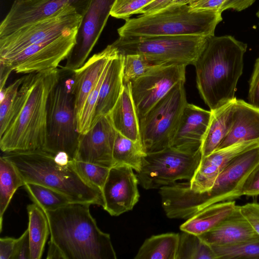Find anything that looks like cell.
Segmentation results:
<instances>
[{"mask_svg": "<svg viewBox=\"0 0 259 259\" xmlns=\"http://www.w3.org/2000/svg\"><path fill=\"white\" fill-rule=\"evenodd\" d=\"M259 163V147L235 157L202 192L192 190L188 182H176L160 188L162 205L170 219H188L213 204L241 196L243 184Z\"/></svg>", "mask_w": 259, "mask_h": 259, "instance_id": "obj_1", "label": "cell"}, {"mask_svg": "<svg viewBox=\"0 0 259 259\" xmlns=\"http://www.w3.org/2000/svg\"><path fill=\"white\" fill-rule=\"evenodd\" d=\"M27 74L20 87V108L0 137V148L5 153L44 150L46 145L48 102L61 71L57 67Z\"/></svg>", "mask_w": 259, "mask_h": 259, "instance_id": "obj_2", "label": "cell"}, {"mask_svg": "<svg viewBox=\"0 0 259 259\" xmlns=\"http://www.w3.org/2000/svg\"><path fill=\"white\" fill-rule=\"evenodd\" d=\"M247 48L246 44L231 35L208 38L194 66L197 89L210 110L236 98Z\"/></svg>", "mask_w": 259, "mask_h": 259, "instance_id": "obj_3", "label": "cell"}, {"mask_svg": "<svg viewBox=\"0 0 259 259\" xmlns=\"http://www.w3.org/2000/svg\"><path fill=\"white\" fill-rule=\"evenodd\" d=\"M90 205L71 202L55 210H44L50 241L64 259H116L110 235L99 228Z\"/></svg>", "mask_w": 259, "mask_h": 259, "instance_id": "obj_4", "label": "cell"}, {"mask_svg": "<svg viewBox=\"0 0 259 259\" xmlns=\"http://www.w3.org/2000/svg\"><path fill=\"white\" fill-rule=\"evenodd\" d=\"M25 184L32 183L56 190L72 202L104 206L102 191L85 181L76 171L71 160L57 163L54 155L42 149L5 153Z\"/></svg>", "mask_w": 259, "mask_h": 259, "instance_id": "obj_5", "label": "cell"}, {"mask_svg": "<svg viewBox=\"0 0 259 259\" xmlns=\"http://www.w3.org/2000/svg\"><path fill=\"white\" fill-rule=\"evenodd\" d=\"M217 10L194 9L189 4L175 6L126 20L117 29L119 36L214 35L223 20Z\"/></svg>", "mask_w": 259, "mask_h": 259, "instance_id": "obj_6", "label": "cell"}, {"mask_svg": "<svg viewBox=\"0 0 259 259\" xmlns=\"http://www.w3.org/2000/svg\"><path fill=\"white\" fill-rule=\"evenodd\" d=\"M208 37L195 35L119 36L112 45L122 56L138 54L152 65H194Z\"/></svg>", "mask_w": 259, "mask_h": 259, "instance_id": "obj_7", "label": "cell"}, {"mask_svg": "<svg viewBox=\"0 0 259 259\" xmlns=\"http://www.w3.org/2000/svg\"><path fill=\"white\" fill-rule=\"evenodd\" d=\"M72 77L63 79L51 91L48 102L47 139L44 150L55 155L63 151L75 158L80 134L77 128Z\"/></svg>", "mask_w": 259, "mask_h": 259, "instance_id": "obj_8", "label": "cell"}, {"mask_svg": "<svg viewBox=\"0 0 259 259\" xmlns=\"http://www.w3.org/2000/svg\"><path fill=\"white\" fill-rule=\"evenodd\" d=\"M185 82L175 85L139 121L141 141L146 154L169 147L187 103Z\"/></svg>", "mask_w": 259, "mask_h": 259, "instance_id": "obj_9", "label": "cell"}, {"mask_svg": "<svg viewBox=\"0 0 259 259\" xmlns=\"http://www.w3.org/2000/svg\"><path fill=\"white\" fill-rule=\"evenodd\" d=\"M202 158L201 149L190 153L168 147L146 154L140 170L139 184L145 189H160L178 181L190 180Z\"/></svg>", "mask_w": 259, "mask_h": 259, "instance_id": "obj_10", "label": "cell"}, {"mask_svg": "<svg viewBox=\"0 0 259 259\" xmlns=\"http://www.w3.org/2000/svg\"><path fill=\"white\" fill-rule=\"evenodd\" d=\"M77 29L32 45L12 56L0 58V61L17 73L29 74L57 68L74 46Z\"/></svg>", "mask_w": 259, "mask_h": 259, "instance_id": "obj_11", "label": "cell"}, {"mask_svg": "<svg viewBox=\"0 0 259 259\" xmlns=\"http://www.w3.org/2000/svg\"><path fill=\"white\" fill-rule=\"evenodd\" d=\"M81 18L75 10L70 9L0 37V58L10 57L32 45L78 28Z\"/></svg>", "mask_w": 259, "mask_h": 259, "instance_id": "obj_12", "label": "cell"}, {"mask_svg": "<svg viewBox=\"0 0 259 259\" xmlns=\"http://www.w3.org/2000/svg\"><path fill=\"white\" fill-rule=\"evenodd\" d=\"M186 66H157L130 82L139 121L175 85L185 81Z\"/></svg>", "mask_w": 259, "mask_h": 259, "instance_id": "obj_13", "label": "cell"}, {"mask_svg": "<svg viewBox=\"0 0 259 259\" xmlns=\"http://www.w3.org/2000/svg\"><path fill=\"white\" fill-rule=\"evenodd\" d=\"M115 0H91L82 16L76 42L62 67L64 71L73 72L81 67L99 39L106 25Z\"/></svg>", "mask_w": 259, "mask_h": 259, "instance_id": "obj_14", "label": "cell"}, {"mask_svg": "<svg viewBox=\"0 0 259 259\" xmlns=\"http://www.w3.org/2000/svg\"><path fill=\"white\" fill-rule=\"evenodd\" d=\"M91 0H29L14 2L0 24V37L26 25L73 9L83 15Z\"/></svg>", "mask_w": 259, "mask_h": 259, "instance_id": "obj_15", "label": "cell"}, {"mask_svg": "<svg viewBox=\"0 0 259 259\" xmlns=\"http://www.w3.org/2000/svg\"><path fill=\"white\" fill-rule=\"evenodd\" d=\"M138 179L133 169L125 164L110 168L102 189L103 208L112 216H118L132 210L139 201Z\"/></svg>", "mask_w": 259, "mask_h": 259, "instance_id": "obj_16", "label": "cell"}, {"mask_svg": "<svg viewBox=\"0 0 259 259\" xmlns=\"http://www.w3.org/2000/svg\"><path fill=\"white\" fill-rule=\"evenodd\" d=\"M117 131L109 115L102 116L86 133L80 134L74 159L111 168Z\"/></svg>", "mask_w": 259, "mask_h": 259, "instance_id": "obj_17", "label": "cell"}, {"mask_svg": "<svg viewBox=\"0 0 259 259\" xmlns=\"http://www.w3.org/2000/svg\"><path fill=\"white\" fill-rule=\"evenodd\" d=\"M257 147L259 139L246 141L218 149L202 157L193 177L188 182L190 188L195 192H204L214 178L235 157Z\"/></svg>", "mask_w": 259, "mask_h": 259, "instance_id": "obj_18", "label": "cell"}, {"mask_svg": "<svg viewBox=\"0 0 259 259\" xmlns=\"http://www.w3.org/2000/svg\"><path fill=\"white\" fill-rule=\"evenodd\" d=\"M117 54V49L112 44L109 45L101 52L92 56L81 67L73 72L71 93L76 119L106 66Z\"/></svg>", "mask_w": 259, "mask_h": 259, "instance_id": "obj_19", "label": "cell"}, {"mask_svg": "<svg viewBox=\"0 0 259 259\" xmlns=\"http://www.w3.org/2000/svg\"><path fill=\"white\" fill-rule=\"evenodd\" d=\"M211 115V110L187 103L169 147L190 153L201 149Z\"/></svg>", "mask_w": 259, "mask_h": 259, "instance_id": "obj_20", "label": "cell"}, {"mask_svg": "<svg viewBox=\"0 0 259 259\" xmlns=\"http://www.w3.org/2000/svg\"><path fill=\"white\" fill-rule=\"evenodd\" d=\"M198 236L210 246L233 244L259 237L241 213L239 205L216 226Z\"/></svg>", "mask_w": 259, "mask_h": 259, "instance_id": "obj_21", "label": "cell"}, {"mask_svg": "<svg viewBox=\"0 0 259 259\" xmlns=\"http://www.w3.org/2000/svg\"><path fill=\"white\" fill-rule=\"evenodd\" d=\"M255 139H259V107L236 99L233 125L218 149Z\"/></svg>", "mask_w": 259, "mask_h": 259, "instance_id": "obj_22", "label": "cell"}, {"mask_svg": "<svg viewBox=\"0 0 259 259\" xmlns=\"http://www.w3.org/2000/svg\"><path fill=\"white\" fill-rule=\"evenodd\" d=\"M123 61V56L118 53L109 63L100 89L93 126L102 116L109 114L122 92Z\"/></svg>", "mask_w": 259, "mask_h": 259, "instance_id": "obj_23", "label": "cell"}, {"mask_svg": "<svg viewBox=\"0 0 259 259\" xmlns=\"http://www.w3.org/2000/svg\"><path fill=\"white\" fill-rule=\"evenodd\" d=\"M115 130L135 142H141L139 119L131 94L130 82L124 83L122 92L109 113Z\"/></svg>", "mask_w": 259, "mask_h": 259, "instance_id": "obj_24", "label": "cell"}, {"mask_svg": "<svg viewBox=\"0 0 259 259\" xmlns=\"http://www.w3.org/2000/svg\"><path fill=\"white\" fill-rule=\"evenodd\" d=\"M236 98L211 110L210 121L201 147L202 157L217 150L233 125Z\"/></svg>", "mask_w": 259, "mask_h": 259, "instance_id": "obj_25", "label": "cell"}, {"mask_svg": "<svg viewBox=\"0 0 259 259\" xmlns=\"http://www.w3.org/2000/svg\"><path fill=\"white\" fill-rule=\"evenodd\" d=\"M236 205L234 200L213 204L187 219L180 228L182 231L200 235L216 226L234 210Z\"/></svg>", "mask_w": 259, "mask_h": 259, "instance_id": "obj_26", "label": "cell"}, {"mask_svg": "<svg viewBox=\"0 0 259 259\" xmlns=\"http://www.w3.org/2000/svg\"><path fill=\"white\" fill-rule=\"evenodd\" d=\"M28 215V229L30 246V259H40L50 231L45 211L35 203L27 206Z\"/></svg>", "mask_w": 259, "mask_h": 259, "instance_id": "obj_27", "label": "cell"}, {"mask_svg": "<svg viewBox=\"0 0 259 259\" xmlns=\"http://www.w3.org/2000/svg\"><path fill=\"white\" fill-rule=\"evenodd\" d=\"M180 234L167 233L151 236L140 247L135 259H176Z\"/></svg>", "mask_w": 259, "mask_h": 259, "instance_id": "obj_28", "label": "cell"}, {"mask_svg": "<svg viewBox=\"0 0 259 259\" xmlns=\"http://www.w3.org/2000/svg\"><path fill=\"white\" fill-rule=\"evenodd\" d=\"M25 184L15 165L5 156L0 158V231L4 214L16 190Z\"/></svg>", "mask_w": 259, "mask_h": 259, "instance_id": "obj_29", "label": "cell"}, {"mask_svg": "<svg viewBox=\"0 0 259 259\" xmlns=\"http://www.w3.org/2000/svg\"><path fill=\"white\" fill-rule=\"evenodd\" d=\"M146 155L141 142L134 141L117 132L112 153L115 165L125 164L138 172Z\"/></svg>", "mask_w": 259, "mask_h": 259, "instance_id": "obj_30", "label": "cell"}, {"mask_svg": "<svg viewBox=\"0 0 259 259\" xmlns=\"http://www.w3.org/2000/svg\"><path fill=\"white\" fill-rule=\"evenodd\" d=\"M24 76L16 79L1 92L0 137L11 124L17 113L22 99L20 87Z\"/></svg>", "mask_w": 259, "mask_h": 259, "instance_id": "obj_31", "label": "cell"}, {"mask_svg": "<svg viewBox=\"0 0 259 259\" xmlns=\"http://www.w3.org/2000/svg\"><path fill=\"white\" fill-rule=\"evenodd\" d=\"M176 259H216L211 246L196 234L182 231L179 241Z\"/></svg>", "mask_w": 259, "mask_h": 259, "instance_id": "obj_32", "label": "cell"}, {"mask_svg": "<svg viewBox=\"0 0 259 259\" xmlns=\"http://www.w3.org/2000/svg\"><path fill=\"white\" fill-rule=\"evenodd\" d=\"M34 203L45 210H53L71 203L65 195L49 187L27 183L24 186Z\"/></svg>", "mask_w": 259, "mask_h": 259, "instance_id": "obj_33", "label": "cell"}, {"mask_svg": "<svg viewBox=\"0 0 259 259\" xmlns=\"http://www.w3.org/2000/svg\"><path fill=\"white\" fill-rule=\"evenodd\" d=\"M210 246L216 259H259V237L233 244Z\"/></svg>", "mask_w": 259, "mask_h": 259, "instance_id": "obj_34", "label": "cell"}, {"mask_svg": "<svg viewBox=\"0 0 259 259\" xmlns=\"http://www.w3.org/2000/svg\"><path fill=\"white\" fill-rule=\"evenodd\" d=\"M71 162L80 177L89 184L102 191L108 176L110 168L75 159L72 160Z\"/></svg>", "mask_w": 259, "mask_h": 259, "instance_id": "obj_35", "label": "cell"}, {"mask_svg": "<svg viewBox=\"0 0 259 259\" xmlns=\"http://www.w3.org/2000/svg\"><path fill=\"white\" fill-rule=\"evenodd\" d=\"M123 56V83H128L144 75L157 66L151 64L144 57L138 54Z\"/></svg>", "mask_w": 259, "mask_h": 259, "instance_id": "obj_36", "label": "cell"}, {"mask_svg": "<svg viewBox=\"0 0 259 259\" xmlns=\"http://www.w3.org/2000/svg\"><path fill=\"white\" fill-rule=\"evenodd\" d=\"M154 0H115L110 16L117 19L127 20Z\"/></svg>", "mask_w": 259, "mask_h": 259, "instance_id": "obj_37", "label": "cell"}, {"mask_svg": "<svg viewBox=\"0 0 259 259\" xmlns=\"http://www.w3.org/2000/svg\"><path fill=\"white\" fill-rule=\"evenodd\" d=\"M241 195L248 196L259 195V163L245 180L241 189Z\"/></svg>", "mask_w": 259, "mask_h": 259, "instance_id": "obj_38", "label": "cell"}, {"mask_svg": "<svg viewBox=\"0 0 259 259\" xmlns=\"http://www.w3.org/2000/svg\"><path fill=\"white\" fill-rule=\"evenodd\" d=\"M193 0H154L140 10L143 15L152 14L175 6L190 4Z\"/></svg>", "mask_w": 259, "mask_h": 259, "instance_id": "obj_39", "label": "cell"}, {"mask_svg": "<svg viewBox=\"0 0 259 259\" xmlns=\"http://www.w3.org/2000/svg\"><path fill=\"white\" fill-rule=\"evenodd\" d=\"M13 259H30V246L28 229L16 239Z\"/></svg>", "mask_w": 259, "mask_h": 259, "instance_id": "obj_40", "label": "cell"}, {"mask_svg": "<svg viewBox=\"0 0 259 259\" xmlns=\"http://www.w3.org/2000/svg\"><path fill=\"white\" fill-rule=\"evenodd\" d=\"M240 209L259 236V203H247L240 206Z\"/></svg>", "mask_w": 259, "mask_h": 259, "instance_id": "obj_41", "label": "cell"}, {"mask_svg": "<svg viewBox=\"0 0 259 259\" xmlns=\"http://www.w3.org/2000/svg\"><path fill=\"white\" fill-rule=\"evenodd\" d=\"M249 103L259 107V57L256 60L249 81Z\"/></svg>", "mask_w": 259, "mask_h": 259, "instance_id": "obj_42", "label": "cell"}, {"mask_svg": "<svg viewBox=\"0 0 259 259\" xmlns=\"http://www.w3.org/2000/svg\"><path fill=\"white\" fill-rule=\"evenodd\" d=\"M16 241L10 237L0 238V259H13Z\"/></svg>", "mask_w": 259, "mask_h": 259, "instance_id": "obj_43", "label": "cell"}, {"mask_svg": "<svg viewBox=\"0 0 259 259\" xmlns=\"http://www.w3.org/2000/svg\"><path fill=\"white\" fill-rule=\"evenodd\" d=\"M254 1L255 0H226L219 10L221 13L229 9L241 11L248 8Z\"/></svg>", "mask_w": 259, "mask_h": 259, "instance_id": "obj_44", "label": "cell"}, {"mask_svg": "<svg viewBox=\"0 0 259 259\" xmlns=\"http://www.w3.org/2000/svg\"><path fill=\"white\" fill-rule=\"evenodd\" d=\"M226 0H201L197 2L190 4L194 9H211L219 10L221 6Z\"/></svg>", "mask_w": 259, "mask_h": 259, "instance_id": "obj_45", "label": "cell"}, {"mask_svg": "<svg viewBox=\"0 0 259 259\" xmlns=\"http://www.w3.org/2000/svg\"><path fill=\"white\" fill-rule=\"evenodd\" d=\"M0 91H2L5 88V84L7 80L13 69L11 67L0 61Z\"/></svg>", "mask_w": 259, "mask_h": 259, "instance_id": "obj_46", "label": "cell"}, {"mask_svg": "<svg viewBox=\"0 0 259 259\" xmlns=\"http://www.w3.org/2000/svg\"><path fill=\"white\" fill-rule=\"evenodd\" d=\"M47 253V259H64L59 248L50 240Z\"/></svg>", "mask_w": 259, "mask_h": 259, "instance_id": "obj_47", "label": "cell"}, {"mask_svg": "<svg viewBox=\"0 0 259 259\" xmlns=\"http://www.w3.org/2000/svg\"><path fill=\"white\" fill-rule=\"evenodd\" d=\"M54 159L56 162L61 165L68 164L71 159L69 155L63 151H60L54 155Z\"/></svg>", "mask_w": 259, "mask_h": 259, "instance_id": "obj_48", "label": "cell"}, {"mask_svg": "<svg viewBox=\"0 0 259 259\" xmlns=\"http://www.w3.org/2000/svg\"><path fill=\"white\" fill-rule=\"evenodd\" d=\"M256 16L257 17V18H258L259 19V8H258V10L256 13Z\"/></svg>", "mask_w": 259, "mask_h": 259, "instance_id": "obj_49", "label": "cell"}, {"mask_svg": "<svg viewBox=\"0 0 259 259\" xmlns=\"http://www.w3.org/2000/svg\"><path fill=\"white\" fill-rule=\"evenodd\" d=\"M29 1V0H14V2H22V1Z\"/></svg>", "mask_w": 259, "mask_h": 259, "instance_id": "obj_50", "label": "cell"}, {"mask_svg": "<svg viewBox=\"0 0 259 259\" xmlns=\"http://www.w3.org/2000/svg\"><path fill=\"white\" fill-rule=\"evenodd\" d=\"M201 0H193L190 4L191 3H195V2H197L198 1H200Z\"/></svg>", "mask_w": 259, "mask_h": 259, "instance_id": "obj_51", "label": "cell"}]
</instances>
